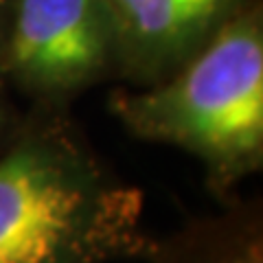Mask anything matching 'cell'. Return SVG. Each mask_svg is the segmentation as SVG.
Masks as SVG:
<instances>
[{
    "label": "cell",
    "mask_w": 263,
    "mask_h": 263,
    "mask_svg": "<svg viewBox=\"0 0 263 263\" xmlns=\"http://www.w3.org/2000/svg\"><path fill=\"white\" fill-rule=\"evenodd\" d=\"M3 72H0V127H3V121H5V103H3Z\"/></svg>",
    "instance_id": "8992f818"
},
{
    "label": "cell",
    "mask_w": 263,
    "mask_h": 263,
    "mask_svg": "<svg viewBox=\"0 0 263 263\" xmlns=\"http://www.w3.org/2000/svg\"><path fill=\"white\" fill-rule=\"evenodd\" d=\"M141 189L121 180L62 117H40L0 154V263L145 257Z\"/></svg>",
    "instance_id": "6da1fadb"
},
{
    "label": "cell",
    "mask_w": 263,
    "mask_h": 263,
    "mask_svg": "<svg viewBox=\"0 0 263 263\" xmlns=\"http://www.w3.org/2000/svg\"><path fill=\"white\" fill-rule=\"evenodd\" d=\"M147 263H263L259 204L230 202L226 213L189 221L167 239L152 241Z\"/></svg>",
    "instance_id": "5b68a950"
},
{
    "label": "cell",
    "mask_w": 263,
    "mask_h": 263,
    "mask_svg": "<svg viewBox=\"0 0 263 263\" xmlns=\"http://www.w3.org/2000/svg\"><path fill=\"white\" fill-rule=\"evenodd\" d=\"M110 105L129 134L195 156L211 191L233 197L263 167L261 11L243 7L171 75Z\"/></svg>",
    "instance_id": "7a4b0ae2"
},
{
    "label": "cell",
    "mask_w": 263,
    "mask_h": 263,
    "mask_svg": "<svg viewBox=\"0 0 263 263\" xmlns=\"http://www.w3.org/2000/svg\"><path fill=\"white\" fill-rule=\"evenodd\" d=\"M0 11H3V0H0Z\"/></svg>",
    "instance_id": "52a82bcc"
},
{
    "label": "cell",
    "mask_w": 263,
    "mask_h": 263,
    "mask_svg": "<svg viewBox=\"0 0 263 263\" xmlns=\"http://www.w3.org/2000/svg\"><path fill=\"white\" fill-rule=\"evenodd\" d=\"M117 72L138 86L171 75L243 9V0H105Z\"/></svg>",
    "instance_id": "277c9868"
},
{
    "label": "cell",
    "mask_w": 263,
    "mask_h": 263,
    "mask_svg": "<svg viewBox=\"0 0 263 263\" xmlns=\"http://www.w3.org/2000/svg\"><path fill=\"white\" fill-rule=\"evenodd\" d=\"M117 70L105 0H11L0 72L40 103L60 105Z\"/></svg>",
    "instance_id": "3957f363"
}]
</instances>
